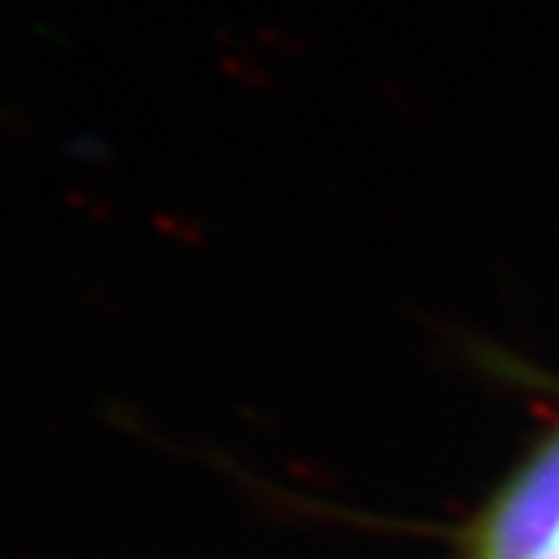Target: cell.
I'll return each mask as SVG.
<instances>
[{
    "mask_svg": "<svg viewBox=\"0 0 559 559\" xmlns=\"http://www.w3.org/2000/svg\"><path fill=\"white\" fill-rule=\"evenodd\" d=\"M556 391L559 381L546 378ZM559 536V418L472 519L459 559H536Z\"/></svg>",
    "mask_w": 559,
    "mask_h": 559,
    "instance_id": "cell-1",
    "label": "cell"
},
{
    "mask_svg": "<svg viewBox=\"0 0 559 559\" xmlns=\"http://www.w3.org/2000/svg\"><path fill=\"white\" fill-rule=\"evenodd\" d=\"M536 559H559V536H556V539H552V543H549Z\"/></svg>",
    "mask_w": 559,
    "mask_h": 559,
    "instance_id": "cell-2",
    "label": "cell"
}]
</instances>
